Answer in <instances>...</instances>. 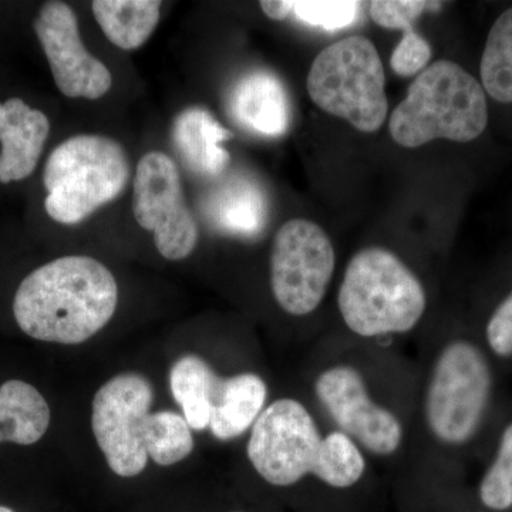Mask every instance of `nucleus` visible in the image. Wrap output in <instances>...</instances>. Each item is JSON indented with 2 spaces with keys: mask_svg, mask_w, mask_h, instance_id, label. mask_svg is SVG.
<instances>
[{
  "mask_svg": "<svg viewBox=\"0 0 512 512\" xmlns=\"http://www.w3.org/2000/svg\"><path fill=\"white\" fill-rule=\"evenodd\" d=\"M131 168L119 141L79 134L63 141L47 158L45 210L53 221L76 225L126 190Z\"/></svg>",
  "mask_w": 512,
  "mask_h": 512,
  "instance_id": "4",
  "label": "nucleus"
},
{
  "mask_svg": "<svg viewBox=\"0 0 512 512\" xmlns=\"http://www.w3.org/2000/svg\"><path fill=\"white\" fill-rule=\"evenodd\" d=\"M261 9L272 20H285L292 15V0H262Z\"/></svg>",
  "mask_w": 512,
  "mask_h": 512,
  "instance_id": "28",
  "label": "nucleus"
},
{
  "mask_svg": "<svg viewBox=\"0 0 512 512\" xmlns=\"http://www.w3.org/2000/svg\"><path fill=\"white\" fill-rule=\"evenodd\" d=\"M306 89L320 110L363 133L379 131L386 121V74L376 46L365 36L346 37L322 50Z\"/></svg>",
  "mask_w": 512,
  "mask_h": 512,
  "instance_id": "5",
  "label": "nucleus"
},
{
  "mask_svg": "<svg viewBox=\"0 0 512 512\" xmlns=\"http://www.w3.org/2000/svg\"><path fill=\"white\" fill-rule=\"evenodd\" d=\"M49 133L43 111L19 97L0 103V183L25 180L35 171Z\"/></svg>",
  "mask_w": 512,
  "mask_h": 512,
  "instance_id": "13",
  "label": "nucleus"
},
{
  "mask_svg": "<svg viewBox=\"0 0 512 512\" xmlns=\"http://www.w3.org/2000/svg\"><path fill=\"white\" fill-rule=\"evenodd\" d=\"M481 86L495 101L512 103V8L488 33L480 64Z\"/></svg>",
  "mask_w": 512,
  "mask_h": 512,
  "instance_id": "21",
  "label": "nucleus"
},
{
  "mask_svg": "<svg viewBox=\"0 0 512 512\" xmlns=\"http://www.w3.org/2000/svg\"><path fill=\"white\" fill-rule=\"evenodd\" d=\"M480 500L490 510L512 507V423L505 427L497 456L481 480Z\"/></svg>",
  "mask_w": 512,
  "mask_h": 512,
  "instance_id": "23",
  "label": "nucleus"
},
{
  "mask_svg": "<svg viewBox=\"0 0 512 512\" xmlns=\"http://www.w3.org/2000/svg\"><path fill=\"white\" fill-rule=\"evenodd\" d=\"M133 214L141 228L153 232L158 252L168 261H183L195 251L198 225L185 204L177 164L167 154L150 151L138 161Z\"/></svg>",
  "mask_w": 512,
  "mask_h": 512,
  "instance_id": "10",
  "label": "nucleus"
},
{
  "mask_svg": "<svg viewBox=\"0 0 512 512\" xmlns=\"http://www.w3.org/2000/svg\"><path fill=\"white\" fill-rule=\"evenodd\" d=\"M414 20H407L397 30H403V37L394 49L390 66L393 72L402 77L420 74L429 67L431 46L414 29Z\"/></svg>",
  "mask_w": 512,
  "mask_h": 512,
  "instance_id": "25",
  "label": "nucleus"
},
{
  "mask_svg": "<svg viewBox=\"0 0 512 512\" xmlns=\"http://www.w3.org/2000/svg\"><path fill=\"white\" fill-rule=\"evenodd\" d=\"M208 214L222 231L251 237L266 224L264 192L248 178H235L211 197Z\"/></svg>",
  "mask_w": 512,
  "mask_h": 512,
  "instance_id": "19",
  "label": "nucleus"
},
{
  "mask_svg": "<svg viewBox=\"0 0 512 512\" xmlns=\"http://www.w3.org/2000/svg\"><path fill=\"white\" fill-rule=\"evenodd\" d=\"M94 18L104 36L121 50L144 45L160 22L161 2L157 0H94Z\"/></svg>",
  "mask_w": 512,
  "mask_h": 512,
  "instance_id": "18",
  "label": "nucleus"
},
{
  "mask_svg": "<svg viewBox=\"0 0 512 512\" xmlns=\"http://www.w3.org/2000/svg\"><path fill=\"white\" fill-rule=\"evenodd\" d=\"M229 110L239 126L264 137H281L291 124L288 93L275 74L256 70L235 83Z\"/></svg>",
  "mask_w": 512,
  "mask_h": 512,
  "instance_id": "14",
  "label": "nucleus"
},
{
  "mask_svg": "<svg viewBox=\"0 0 512 512\" xmlns=\"http://www.w3.org/2000/svg\"><path fill=\"white\" fill-rule=\"evenodd\" d=\"M315 392L340 431L370 453L390 456L402 446V423L390 410L373 402L355 367L326 369L316 379Z\"/></svg>",
  "mask_w": 512,
  "mask_h": 512,
  "instance_id": "12",
  "label": "nucleus"
},
{
  "mask_svg": "<svg viewBox=\"0 0 512 512\" xmlns=\"http://www.w3.org/2000/svg\"><path fill=\"white\" fill-rule=\"evenodd\" d=\"M6 441L5 423H3L2 410H0V443Z\"/></svg>",
  "mask_w": 512,
  "mask_h": 512,
  "instance_id": "29",
  "label": "nucleus"
},
{
  "mask_svg": "<svg viewBox=\"0 0 512 512\" xmlns=\"http://www.w3.org/2000/svg\"><path fill=\"white\" fill-rule=\"evenodd\" d=\"M365 471L366 460L356 441L343 431H333L325 436L318 480L329 487L349 488L359 483Z\"/></svg>",
  "mask_w": 512,
  "mask_h": 512,
  "instance_id": "22",
  "label": "nucleus"
},
{
  "mask_svg": "<svg viewBox=\"0 0 512 512\" xmlns=\"http://www.w3.org/2000/svg\"><path fill=\"white\" fill-rule=\"evenodd\" d=\"M335 265V249L323 228L302 218L285 222L272 242L271 289L276 303L293 316L316 311Z\"/></svg>",
  "mask_w": 512,
  "mask_h": 512,
  "instance_id": "9",
  "label": "nucleus"
},
{
  "mask_svg": "<svg viewBox=\"0 0 512 512\" xmlns=\"http://www.w3.org/2000/svg\"><path fill=\"white\" fill-rule=\"evenodd\" d=\"M487 124L483 86L460 64L439 60L417 74L390 116L389 130L399 146L417 148L439 138L468 143Z\"/></svg>",
  "mask_w": 512,
  "mask_h": 512,
  "instance_id": "2",
  "label": "nucleus"
},
{
  "mask_svg": "<svg viewBox=\"0 0 512 512\" xmlns=\"http://www.w3.org/2000/svg\"><path fill=\"white\" fill-rule=\"evenodd\" d=\"M441 2H426V0H376L370 3V16L376 25L384 29L396 30L403 20H419L424 12L439 10Z\"/></svg>",
  "mask_w": 512,
  "mask_h": 512,
  "instance_id": "26",
  "label": "nucleus"
},
{
  "mask_svg": "<svg viewBox=\"0 0 512 512\" xmlns=\"http://www.w3.org/2000/svg\"><path fill=\"white\" fill-rule=\"evenodd\" d=\"M266 396L264 380L254 373L221 379L208 429L222 441L241 436L264 412Z\"/></svg>",
  "mask_w": 512,
  "mask_h": 512,
  "instance_id": "16",
  "label": "nucleus"
},
{
  "mask_svg": "<svg viewBox=\"0 0 512 512\" xmlns=\"http://www.w3.org/2000/svg\"><path fill=\"white\" fill-rule=\"evenodd\" d=\"M232 138L211 111L190 107L173 124L174 146L194 173L217 177L224 173L231 156L221 143Z\"/></svg>",
  "mask_w": 512,
  "mask_h": 512,
  "instance_id": "15",
  "label": "nucleus"
},
{
  "mask_svg": "<svg viewBox=\"0 0 512 512\" xmlns=\"http://www.w3.org/2000/svg\"><path fill=\"white\" fill-rule=\"evenodd\" d=\"M0 512H15L12 508L5 507V505H0Z\"/></svg>",
  "mask_w": 512,
  "mask_h": 512,
  "instance_id": "30",
  "label": "nucleus"
},
{
  "mask_svg": "<svg viewBox=\"0 0 512 512\" xmlns=\"http://www.w3.org/2000/svg\"><path fill=\"white\" fill-rule=\"evenodd\" d=\"M117 302L119 286L109 268L90 256H63L23 279L13 315L30 338L80 345L110 322Z\"/></svg>",
  "mask_w": 512,
  "mask_h": 512,
  "instance_id": "1",
  "label": "nucleus"
},
{
  "mask_svg": "<svg viewBox=\"0 0 512 512\" xmlns=\"http://www.w3.org/2000/svg\"><path fill=\"white\" fill-rule=\"evenodd\" d=\"M0 410L8 443L30 446L49 429V404L36 387L22 380H9L0 386Z\"/></svg>",
  "mask_w": 512,
  "mask_h": 512,
  "instance_id": "20",
  "label": "nucleus"
},
{
  "mask_svg": "<svg viewBox=\"0 0 512 512\" xmlns=\"http://www.w3.org/2000/svg\"><path fill=\"white\" fill-rule=\"evenodd\" d=\"M487 342L497 356L512 355V293L488 320Z\"/></svg>",
  "mask_w": 512,
  "mask_h": 512,
  "instance_id": "27",
  "label": "nucleus"
},
{
  "mask_svg": "<svg viewBox=\"0 0 512 512\" xmlns=\"http://www.w3.org/2000/svg\"><path fill=\"white\" fill-rule=\"evenodd\" d=\"M33 28L63 96L97 100L109 93L110 70L84 47L76 13L67 3L46 2Z\"/></svg>",
  "mask_w": 512,
  "mask_h": 512,
  "instance_id": "11",
  "label": "nucleus"
},
{
  "mask_svg": "<svg viewBox=\"0 0 512 512\" xmlns=\"http://www.w3.org/2000/svg\"><path fill=\"white\" fill-rule=\"evenodd\" d=\"M323 450L325 436L312 414L293 399H279L265 407L252 426L247 447L256 473L276 487L318 476Z\"/></svg>",
  "mask_w": 512,
  "mask_h": 512,
  "instance_id": "8",
  "label": "nucleus"
},
{
  "mask_svg": "<svg viewBox=\"0 0 512 512\" xmlns=\"http://www.w3.org/2000/svg\"><path fill=\"white\" fill-rule=\"evenodd\" d=\"M426 305L419 278L387 249H362L346 266L338 306L356 335L376 338L409 332L423 318Z\"/></svg>",
  "mask_w": 512,
  "mask_h": 512,
  "instance_id": "3",
  "label": "nucleus"
},
{
  "mask_svg": "<svg viewBox=\"0 0 512 512\" xmlns=\"http://www.w3.org/2000/svg\"><path fill=\"white\" fill-rule=\"evenodd\" d=\"M493 376L480 349L467 340L448 343L434 365L426 396V420L441 443L473 439L490 402Z\"/></svg>",
  "mask_w": 512,
  "mask_h": 512,
  "instance_id": "6",
  "label": "nucleus"
},
{
  "mask_svg": "<svg viewBox=\"0 0 512 512\" xmlns=\"http://www.w3.org/2000/svg\"><path fill=\"white\" fill-rule=\"evenodd\" d=\"M235 512H242V511H235Z\"/></svg>",
  "mask_w": 512,
  "mask_h": 512,
  "instance_id": "31",
  "label": "nucleus"
},
{
  "mask_svg": "<svg viewBox=\"0 0 512 512\" xmlns=\"http://www.w3.org/2000/svg\"><path fill=\"white\" fill-rule=\"evenodd\" d=\"M221 379L200 356H183L174 363L170 372L171 393L192 430L210 427Z\"/></svg>",
  "mask_w": 512,
  "mask_h": 512,
  "instance_id": "17",
  "label": "nucleus"
},
{
  "mask_svg": "<svg viewBox=\"0 0 512 512\" xmlns=\"http://www.w3.org/2000/svg\"><path fill=\"white\" fill-rule=\"evenodd\" d=\"M292 6V15L306 25L336 32L356 22L362 3L352 0H292Z\"/></svg>",
  "mask_w": 512,
  "mask_h": 512,
  "instance_id": "24",
  "label": "nucleus"
},
{
  "mask_svg": "<svg viewBox=\"0 0 512 512\" xmlns=\"http://www.w3.org/2000/svg\"><path fill=\"white\" fill-rule=\"evenodd\" d=\"M154 390L138 373H121L97 390L92 406V429L110 470L131 478L147 467L160 412L151 413Z\"/></svg>",
  "mask_w": 512,
  "mask_h": 512,
  "instance_id": "7",
  "label": "nucleus"
}]
</instances>
